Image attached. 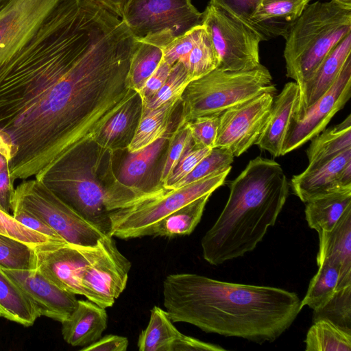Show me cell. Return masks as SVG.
Segmentation results:
<instances>
[{"label": "cell", "instance_id": "obj_1", "mask_svg": "<svg viewBox=\"0 0 351 351\" xmlns=\"http://www.w3.org/2000/svg\"><path fill=\"white\" fill-rule=\"evenodd\" d=\"M136 39L96 0H61L0 66V132L11 177L38 179L138 92L127 75Z\"/></svg>", "mask_w": 351, "mask_h": 351}, {"label": "cell", "instance_id": "obj_2", "mask_svg": "<svg viewBox=\"0 0 351 351\" xmlns=\"http://www.w3.org/2000/svg\"><path fill=\"white\" fill-rule=\"evenodd\" d=\"M162 287L163 304L173 323L260 344L276 341L302 310L295 292L195 274H169Z\"/></svg>", "mask_w": 351, "mask_h": 351}, {"label": "cell", "instance_id": "obj_3", "mask_svg": "<svg viewBox=\"0 0 351 351\" xmlns=\"http://www.w3.org/2000/svg\"><path fill=\"white\" fill-rule=\"evenodd\" d=\"M228 201L201 241L202 255L213 265L253 251L274 226L289 195L281 165L258 156L229 182Z\"/></svg>", "mask_w": 351, "mask_h": 351}, {"label": "cell", "instance_id": "obj_4", "mask_svg": "<svg viewBox=\"0 0 351 351\" xmlns=\"http://www.w3.org/2000/svg\"><path fill=\"white\" fill-rule=\"evenodd\" d=\"M94 141L68 153L38 179L66 204L109 235L110 223L106 209L112 186L118 180L111 164L101 167L112 157Z\"/></svg>", "mask_w": 351, "mask_h": 351}, {"label": "cell", "instance_id": "obj_5", "mask_svg": "<svg viewBox=\"0 0 351 351\" xmlns=\"http://www.w3.org/2000/svg\"><path fill=\"white\" fill-rule=\"evenodd\" d=\"M350 32L351 8L334 0L308 4L285 38L287 76L300 88Z\"/></svg>", "mask_w": 351, "mask_h": 351}, {"label": "cell", "instance_id": "obj_6", "mask_svg": "<svg viewBox=\"0 0 351 351\" xmlns=\"http://www.w3.org/2000/svg\"><path fill=\"white\" fill-rule=\"evenodd\" d=\"M276 91L269 71L262 64L249 71L215 69L186 86L181 95L179 123L220 114L264 93L274 94Z\"/></svg>", "mask_w": 351, "mask_h": 351}, {"label": "cell", "instance_id": "obj_7", "mask_svg": "<svg viewBox=\"0 0 351 351\" xmlns=\"http://www.w3.org/2000/svg\"><path fill=\"white\" fill-rule=\"evenodd\" d=\"M230 171L213 174L176 189L157 184L146 197L109 213V235L122 239L149 236L153 226L162 219L222 186Z\"/></svg>", "mask_w": 351, "mask_h": 351}, {"label": "cell", "instance_id": "obj_8", "mask_svg": "<svg viewBox=\"0 0 351 351\" xmlns=\"http://www.w3.org/2000/svg\"><path fill=\"white\" fill-rule=\"evenodd\" d=\"M13 199L36 215L67 243L95 246L106 234L36 178L25 180L14 189Z\"/></svg>", "mask_w": 351, "mask_h": 351}, {"label": "cell", "instance_id": "obj_9", "mask_svg": "<svg viewBox=\"0 0 351 351\" xmlns=\"http://www.w3.org/2000/svg\"><path fill=\"white\" fill-rule=\"evenodd\" d=\"M206 27L218 58V69L249 71L259 66L258 33L223 10L208 4L203 12Z\"/></svg>", "mask_w": 351, "mask_h": 351}, {"label": "cell", "instance_id": "obj_10", "mask_svg": "<svg viewBox=\"0 0 351 351\" xmlns=\"http://www.w3.org/2000/svg\"><path fill=\"white\" fill-rule=\"evenodd\" d=\"M121 19L137 39L170 31L181 36L202 24L192 0H125Z\"/></svg>", "mask_w": 351, "mask_h": 351}, {"label": "cell", "instance_id": "obj_11", "mask_svg": "<svg viewBox=\"0 0 351 351\" xmlns=\"http://www.w3.org/2000/svg\"><path fill=\"white\" fill-rule=\"evenodd\" d=\"M274 94L264 93L219 114L214 147H223L238 157L256 143L269 121Z\"/></svg>", "mask_w": 351, "mask_h": 351}, {"label": "cell", "instance_id": "obj_12", "mask_svg": "<svg viewBox=\"0 0 351 351\" xmlns=\"http://www.w3.org/2000/svg\"><path fill=\"white\" fill-rule=\"evenodd\" d=\"M351 97V57L345 63L332 86L298 119H291L282 156L304 144L324 130L332 117Z\"/></svg>", "mask_w": 351, "mask_h": 351}, {"label": "cell", "instance_id": "obj_13", "mask_svg": "<svg viewBox=\"0 0 351 351\" xmlns=\"http://www.w3.org/2000/svg\"><path fill=\"white\" fill-rule=\"evenodd\" d=\"M101 250L85 270L82 282L88 300L104 308L112 306L125 290L131 263L110 235L100 239Z\"/></svg>", "mask_w": 351, "mask_h": 351}, {"label": "cell", "instance_id": "obj_14", "mask_svg": "<svg viewBox=\"0 0 351 351\" xmlns=\"http://www.w3.org/2000/svg\"><path fill=\"white\" fill-rule=\"evenodd\" d=\"M61 0H9L0 8V66L36 34Z\"/></svg>", "mask_w": 351, "mask_h": 351}, {"label": "cell", "instance_id": "obj_15", "mask_svg": "<svg viewBox=\"0 0 351 351\" xmlns=\"http://www.w3.org/2000/svg\"><path fill=\"white\" fill-rule=\"evenodd\" d=\"M100 250V240L95 246L65 243L36 249V269L60 288L84 295L83 274Z\"/></svg>", "mask_w": 351, "mask_h": 351}, {"label": "cell", "instance_id": "obj_16", "mask_svg": "<svg viewBox=\"0 0 351 351\" xmlns=\"http://www.w3.org/2000/svg\"><path fill=\"white\" fill-rule=\"evenodd\" d=\"M1 269L27 296L40 316L62 322L77 305L75 294L60 288L37 269Z\"/></svg>", "mask_w": 351, "mask_h": 351}, {"label": "cell", "instance_id": "obj_17", "mask_svg": "<svg viewBox=\"0 0 351 351\" xmlns=\"http://www.w3.org/2000/svg\"><path fill=\"white\" fill-rule=\"evenodd\" d=\"M290 185L304 203L322 193L351 186V148L323 164L306 167L292 177Z\"/></svg>", "mask_w": 351, "mask_h": 351}, {"label": "cell", "instance_id": "obj_18", "mask_svg": "<svg viewBox=\"0 0 351 351\" xmlns=\"http://www.w3.org/2000/svg\"><path fill=\"white\" fill-rule=\"evenodd\" d=\"M350 57L351 32L332 48L311 77L298 88L297 106L291 119H300L313 104L328 91Z\"/></svg>", "mask_w": 351, "mask_h": 351}, {"label": "cell", "instance_id": "obj_19", "mask_svg": "<svg viewBox=\"0 0 351 351\" xmlns=\"http://www.w3.org/2000/svg\"><path fill=\"white\" fill-rule=\"evenodd\" d=\"M298 86L295 82L287 83L274 97L267 124L256 143L261 149L275 158L282 156V149L288 128L297 106Z\"/></svg>", "mask_w": 351, "mask_h": 351}, {"label": "cell", "instance_id": "obj_20", "mask_svg": "<svg viewBox=\"0 0 351 351\" xmlns=\"http://www.w3.org/2000/svg\"><path fill=\"white\" fill-rule=\"evenodd\" d=\"M311 0H260L251 23L263 41L285 38Z\"/></svg>", "mask_w": 351, "mask_h": 351}, {"label": "cell", "instance_id": "obj_21", "mask_svg": "<svg viewBox=\"0 0 351 351\" xmlns=\"http://www.w3.org/2000/svg\"><path fill=\"white\" fill-rule=\"evenodd\" d=\"M318 235L317 264L326 258L330 260L339 268L338 290L351 286V208L330 231Z\"/></svg>", "mask_w": 351, "mask_h": 351}, {"label": "cell", "instance_id": "obj_22", "mask_svg": "<svg viewBox=\"0 0 351 351\" xmlns=\"http://www.w3.org/2000/svg\"><path fill=\"white\" fill-rule=\"evenodd\" d=\"M106 308L90 300H78L69 317L62 323L64 341L72 346H86L98 340L106 330Z\"/></svg>", "mask_w": 351, "mask_h": 351}, {"label": "cell", "instance_id": "obj_23", "mask_svg": "<svg viewBox=\"0 0 351 351\" xmlns=\"http://www.w3.org/2000/svg\"><path fill=\"white\" fill-rule=\"evenodd\" d=\"M142 108L137 93L100 129L94 139L95 143L112 154L127 149L140 121Z\"/></svg>", "mask_w": 351, "mask_h": 351}, {"label": "cell", "instance_id": "obj_24", "mask_svg": "<svg viewBox=\"0 0 351 351\" xmlns=\"http://www.w3.org/2000/svg\"><path fill=\"white\" fill-rule=\"evenodd\" d=\"M170 31H165L136 38L127 75L130 88L138 92L158 67L166 46L174 38Z\"/></svg>", "mask_w": 351, "mask_h": 351}, {"label": "cell", "instance_id": "obj_25", "mask_svg": "<svg viewBox=\"0 0 351 351\" xmlns=\"http://www.w3.org/2000/svg\"><path fill=\"white\" fill-rule=\"evenodd\" d=\"M168 134L140 150L128 152L123 162L117 178L121 185L132 193L134 200L131 204L142 199L151 190L145 188L142 180L164 150L168 142Z\"/></svg>", "mask_w": 351, "mask_h": 351}, {"label": "cell", "instance_id": "obj_26", "mask_svg": "<svg viewBox=\"0 0 351 351\" xmlns=\"http://www.w3.org/2000/svg\"><path fill=\"white\" fill-rule=\"evenodd\" d=\"M305 218L318 234L330 231L351 208V186L318 195L305 202Z\"/></svg>", "mask_w": 351, "mask_h": 351}, {"label": "cell", "instance_id": "obj_27", "mask_svg": "<svg viewBox=\"0 0 351 351\" xmlns=\"http://www.w3.org/2000/svg\"><path fill=\"white\" fill-rule=\"evenodd\" d=\"M351 148V115L340 123L325 129L311 140L306 156L307 167H314Z\"/></svg>", "mask_w": 351, "mask_h": 351}, {"label": "cell", "instance_id": "obj_28", "mask_svg": "<svg viewBox=\"0 0 351 351\" xmlns=\"http://www.w3.org/2000/svg\"><path fill=\"white\" fill-rule=\"evenodd\" d=\"M180 102L181 97H178L141 115L128 152L140 150L167 134L173 114Z\"/></svg>", "mask_w": 351, "mask_h": 351}, {"label": "cell", "instance_id": "obj_29", "mask_svg": "<svg viewBox=\"0 0 351 351\" xmlns=\"http://www.w3.org/2000/svg\"><path fill=\"white\" fill-rule=\"evenodd\" d=\"M211 194L204 195L157 222L149 236L174 237L189 235L201 220Z\"/></svg>", "mask_w": 351, "mask_h": 351}, {"label": "cell", "instance_id": "obj_30", "mask_svg": "<svg viewBox=\"0 0 351 351\" xmlns=\"http://www.w3.org/2000/svg\"><path fill=\"white\" fill-rule=\"evenodd\" d=\"M165 310L154 306L147 326L139 335L137 346L140 351H171L174 341L181 332Z\"/></svg>", "mask_w": 351, "mask_h": 351}, {"label": "cell", "instance_id": "obj_31", "mask_svg": "<svg viewBox=\"0 0 351 351\" xmlns=\"http://www.w3.org/2000/svg\"><path fill=\"white\" fill-rule=\"evenodd\" d=\"M0 307L5 318L25 326L34 324L40 315L27 296L0 268Z\"/></svg>", "mask_w": 351, "mask_h": 351}, {"label": "cell", "instance_id": "obj_32", "mask_svg": "<svg viewBox=\"0 0 351 351\" xmlns=\"http://www.w3.org/2000/svg\"><path fill=\"white\" fill-rule=\"evenodd\" d=\"M317 266L300 304L302 308L307 306L313 311L323 308L332 298L338 291L339 280L338 266L330 260L324 259Z\"/></svg>", "mask_w": 351, "mask_h": 351}, {"label": "cell", "instance_id": "obj_33", "mask_svg": "<svg viewBox=\"0 0 351 351\" xmlns=\"http://www.w3.org/2000/svg\"><path fill=\"white\" fill-rule=\"evenodd\" d=\"M304 343L306 351H350L351 332L328 319H320L313 322Z\"/></svg>", "mask_w": 351, "mask_h": 351}, {"label": "cell", "instance_id": "obj_34", "mask_svg": "<svg viewBox=\"0 0 351 351\" xmlns=\"http://www.w3.org/2000/svg\"><path fill=\"white\" fill-rule=\"evenodd\" d=\"M180 62L192 81L217 68V55L205 27L192 49Z\"/></svg>", "mask_w": 351, "mask_h": 351}, {"label": "cell", "instance_id": "obj_35", "mask_svg": "<svg viewBox=\"0 0 351 351\" xmlns=\"http://www.w3.org/2000/svg\"><path fill=\"white\" fill-rule=\"evenodd\" d=\"M36 249L12 237L0 234V268L36 269Z\"/></svg>", "mask_w": 351, "mask_h": 351}, {"label": "cell", "instance_id": "obj_36", "mask_svg": "<svg viewBox=\"0 0 351 351\" xmlns=\"http://www.w3.org/2000/svg\"><path fill=\"white\" fill-rule=\"evenodd\" d=\"M234 156L223 147H213L184 178L168 189H176L213 174L231 170Z\"/></svg>", "mask_w": 351, "mask_h": 351}, {"label": "cell", "instance_id": "obj_37", "mask_svg": "<svg viewBox=\"0 0 351 351\" xmlns=\"http://www.w3.org/2000/svg\"><path fill=\"white\" fill-rule=\"evenodd\" d=\"M191 81L182 63L180 61L176 62L172 65L163 86L149 100L143 104L141 115L161 106L172 99L181 97Z\"/></svg>", "mask_w": 351, "mask_h": 351}, {"label": "cell", "instance_id": "obj_38", "mask_svg": "<svg viewBox=\"0 0 351 351\" xmlns=\"http://www.w3.org/2000/svg\"><path fill=\"white\" fill-rule=\"evenodd\" d=\"M0 234L24 242L35 249L67 243L65 241L53 239L25 227L17 221L12 215L1 208Z\"/></svg>", "mask_w": 351, "mask_h": 351}, {"label": "cell", "instance_id": "obj_39", "mask_svg": "<svg viewBox=\"0 0 351 351\" xmlns=\"http://www.w3.org/2000/svg\"><path fill=\"white\" fill-rule=\"evenodd\" d=\"M193 145L186 123L178 122L175 131L168 138L167 154L160 173L159 184L163 185L166 182L181 158Z\"/></svg>", "mask_w": 351, "mask_h": 351}, {"label": "cell", "instance_id": "obj_40", "mask_svg": "<svg viewBox=\"0 0 351 351\" xmlns=\"http://www.w3.org/2000/svg\"><path fill=\"white\" fill-rule=\"evenodd\" d=\"M313 313V322L328 319L351 332V286L338 290L323 308Z\"/></svg>", "mask_w": 351, "mask_h": 351}, {"label": "cell", "instance_id": "obj_41", "mask_svg": "<svg viewBox=\"0 0 351 351\" xmlns=\"http://www.w3.org/2000/svg\"><path fill=\"white\" fill-rule=\"evenodd\" d=\"M219 122V114L199 117L186 122L196 147H214Z\"/></svg>", "mask_w": 351, "mask_h": 351}, {"label": "cell", "instance_id": "obj_42", "mask_svg": "<svg viewBox=\"0 0 351 351\" xmlns=\"http://www.w3.org/2000/svg\"><path fill=\"white\" fill-rule=\"evenodd\" d=\"M204 28L202 24L174 38L164 49L162 60L171 66L182 60L192 49Z\"/></svg>", "mask_w": 351, "mask_h": 351}, {"label": "cell", "instance_id": "obj_43", "mask_svg": "<svg viewBox=\"0 0 351 351\" xmlns=\"http://www.w3.org/2000/svg\"><path fill=\"white\" fill-rule=\"evenodd\" d=\"M208 147H196L193 145L181 158L166 182L162 185L169 189L182 180L211 151Z\"/></svg>", "mask_w": 351, "mask_h": 351}, {"label": "cell", "instance_id": "obj_44", "mask_svg": "<svg viewBox=\"0 0 351 351\" xmlns=\"http://www.w3.org/2000/svg\"><path fill=\"white\" fill-rule=\"evenodd\" d=\"M259 1L210 0L209 4L223 10L253 29L251 20L258 8Z\"/></svg>", "mask_w": 351, "mask_h": 351}, {"label": "cell", "instance_id": "obj_45", "mask_svg": "<svg viewBox=\"0 0 351 351\" xmlns=\"http://www.w3.org/2000/svg\"><path fill=\"white\" fill-rule=\"evenodd\" d=\"M11 210L13 212V217L25 227L53 239L65 241L42 219L25 208L13 198Z\"/></svg>", "mask_w": 351, "mask_h": 351}, {"label": "cell", "instance_id": "obj_46", "mask_svg": "<svg viewBox=\"0 0 351 351\" xmlns=\"http://www.w3.org/2000/svg\"><path fill=\"white\" fill-rule=\"evenodd\" d=\"M171 66L165 60L161 61L156 70L138 92L141 98L142 104L149 100L163 86L170 73Z\"/></svg>", "mask_w": 351, "mask_h": 351}, {"label": "cell", "instance_id": "obj_47", "mask_svg": "<svg viewBox=\"0 0 351 351\" xmlns=\"http://www.w3.org/2000/svg\"><path fill=\"white\" fill-rule=\"evenodd\" d=\"M129 341L127 337L108 335L100 337L98 340L83 347V351H125L128 348Z\"/></svg>", "mask_w": 351, "mask_h": 351}, {"label": "cell", "instance_id": "obj_48", "mask_svg": "<svg viewBox=\"0 0 351 351\" xmlns=\"http://www.w3.org/2000/svg\"><path fill=\"white\" fill-rule=\"evenodd\" d=\"M223 351L220 346L200 341L182 333L174 341L171 351Z\"/></svg>", "mask_w": 351, "mask_h": 351}, {"label": "cell", "instance_id": "obj_49", "mask_svg": "<svg viewBox=\"0 0 351 351\" xmlns=\"http://www.w3.org/2000/svg\"><path fill=\"white\" fill-rule=\"evenodd\" d=\"M112 10L119 17L121 16L123 6L125 0H96Z\"/></svg>", "mask_w": 351, "mask_h": 351}, {"label": "cell", "instance_id": "obj_50", "mask_svg": "<svg viewBox=\"0 0 351 351\" xmlns=\"http://www.w3.org/2000/svg\"><path fill=\"white\" fill-rule=\"evenodd\" d=\"M334 1L346 8H351V0H334Z\"/></svg>", "mask_w": 351, "mask_h": 351}, {"label": "cell", "instance_id": "obj_51", "mask_svg": "<svg viewBox=\"0 0 351 351\" xmlns=\"http://www.w3.org/2000/svg\"><path fill=\"white\" fill-rule=\"evenodd\" d=\"M2 145L8 146L12 149L11 146L6 141V140L3 137V134L0 132V146H2Z\"/></svg>", "mask_w": 351, "mask_h": 351}, {"label": "cell", "instance_id": "obj_52", "mask_svg": "<svg viewBox=\"0 0 351 351\" xmlns=\"http://www.w3.org/2000/svg\"><path fill=\"white\" fill-rule=\"evenodd\" d=\"M9 0H0V8L3 5Z\"/></svg>", "mask_w": 351, "mask_h": 351}, {"label": "cell", "instance_id": "obj_53", "mask_svg": "<svg viewBox=\"0 0 351 351\" xmlns=\"http://www.w3.org/2000/svg\"><path fill=\"white\" fill-rule=\"evenodd\" d=\"M0 317H5V313L1 307H0Z\"/></svg>", "mask_w": 351, "mask_h": 351}]
</instances>
